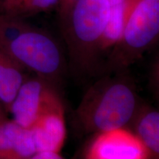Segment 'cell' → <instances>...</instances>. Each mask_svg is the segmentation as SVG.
<instances>
[{
	"instance_id": "obj_1",
	"label": "cell",
	"mask_w": 159,
	"mask_h": 159,
	"mask_svg": "<svg viewBox=\"0 0 159 159\" xmlns=\"http://www.w3.org/2000/svg\"><path fill=\"white\" fill-rule=\"evenodd\" d=\"M133 84L121 77L105 78L88 91L78 109V118L87 131L105 132L123 128L137 111Z\"/></svg>"
},
{
	"instance_id": "obj_2",
	"label": "cell",
	"mask_w": 159,
	"mask_h": 159,
	"mask_svg": "<svg viewBox=\"0 0 159 159\" xmlns=\"http://www.w3.org/2000/svg\"><path fill=\"white\" fill-rule=\"evenodd\" d=\"M109 11L108 0H79L68 19L60 25L73 69L90 71L97 67Z\"/></svg>"
},
{
	"instance_id": "obj_3",
	"label": "cell",
	"mask_w": 159,
	"mask_h": 159,
	"mask_svg": "<svg viewBox=\"0 0 159 159\" xmlns=\"http://www.w3.org/2000/svg\"><path fill=\"white\" fill-rule=\"evenodd\" d=\"M158 35L159 0H133L122 35L109 52L107 69H126L156 42Z\"/></svg>"
},
{
	"instance_id": "obj_4",
	"label": "cell",
	"mask_w": 159,
	"mask_h": 159,
	"mask_svg": "<svg viewBox=\"0 0 159 159\" xmlns=\"http://www.w3.org/2000/svg\"><path fill=\"white\" fill-rule=\"evenodd\" d=\"M2 51L50 84L62 76L66 68L65 56L56 40L30 24Z\"/></svg>"
},
{
	"instance_id": "obj_5",
	"label": "cell",
	"mask_w": 159,
	"mask_h": 159,
	"mask_svg": "<svg viewBox=\"0 0 159 159\" xmlns=\"http://www.w3.org/2000/svg\"><path fill=\"white\" fill-rule=\"evenodd\" d=\"M61 105L50 83L38 77L25 80L8 110L13 122L30 128L43 113Z\"/></svg>"
},
{
	"instance_id": "obj_6",
	"label": "cell",
	"mask_w": 159,
	"mask_h": 159,
	"mask_svg": "<svg viewBox=\"0 0 159 159\" xmlns=\"http://www.w3.org/2000/svg\"><path fill=\"white\" fill-rule=\"evenodd\" d=\"M150 151L134 133L125 128L99 133L86 152V159H149Z\"/></svg>"
},
{
	"instance_id": "obj_7",
	"label": "cell",
	"mask_w": 159,
	"mask_h": 159,
	"mask_svg": "<svg viewBox=\"0 0 159 159\" xmlns=\"http://www.w3.org/2000/svg\"><path fill=\"white\" fill-rule=\"evenodd\" d=\"M30 129L37 152H59L66 136L62 105L43 113Z\"/></svg>"
},
{
	"instance_id": "obj_8",
	"label": "cell",
	"mask_w": 159,
	"mask_h": 159,
	"mask_svg": "<svg viewBox=\"0 0 159 159\" xmlns=\"http://www.w3.org/2000/svg\"><path fill=\"white\" fill-rule=\"evenodd\" d=\"M36 152L30 129L13 120L0 123V159H28Z\"/></svg>"
},
{
	"instance_id": "obj_9",
	"label": "cell",
	"mask_w": 159,
	"mask_h": 159,
	"mask_svg": "<svg viewBox=\"0 0 159 159\" xmlns=\"http://www.w3.org/2000/svg\"><path fill=\"white\" fill-rule=\"evenodd\" d=\"M25 69L0 49V102L9 108L24 81Z\"/></svg>"
},
{
	"instance_id": "obj_10",
	"label": "cell",
	"mask_w": 159,
	"mask_h": 159,
	"mask_svg": "<svg viewBox=\"0 0 159 159\" xmlns=\"http://www.w3.org/2000/svg\"><path fill=\"white\" fill-rule=\"evenodd\" d=\"M135 134L150 151L158 156L159 152V114L154 109L142 111L136 121Z\"/></svg>"
},
{
	"instance_id": "obj_11",
	"label": "cell",
	"mask_w": 159,
	"mask_h": 159,
	"mask_svg": "<svg viewBox=\"0 0 159 159\" xmlns=\"http://www.w3.org/2000/svg\"><path fill=\"white\" fill-rule=\"evenodd\" d=\"M58 0H0V14L25 19L56 8Z\"/></svg>"
},
{
	"instance_id": "obj_12",
	"label": "cell",
	"mask_w": 159,
	"mask_h": 159,
	"mask_svg": "<svg viewBox=\"0 0 159 159\" xmlns=\"http://www.w3.org/2000/svg\"><path fill=\"white\" fill-rule=\"evenodd\" d=\"M79 0H58L57 7L60 25L68 19L69 15Z\"/></svg>"
},
{
	"instance_id": "obj_13",
	"label": "cell",
	"mask_w": 159,
	"mask_h": 159,
	"mask_svg": "<svg viewBox=\"0 0 159 159\" xmlns=\"http://www.w3.org/2000/svg\"><path fill=\"white\" fill-rule=\"evenodd\" d=\"M28 159H63L58 154V152H49V151H43L38 152L32 156Z\"/></svg>"
},
{
	"instance_id": "obj_14",
	"label": "cell",
	"mask_w": 159,
	"mask_h": 159,
	"mask_svg": "<svg viewBox=\"0 0 159 159\" xmlns=\"http://www.w3.org/2000/svg\"><path fill=\"white\" fill-rule=\"evenodd\" d=\"M126 1L127 0H108V2L110 6H116L123 5Z\"/></svg>"
}]
</instances>
